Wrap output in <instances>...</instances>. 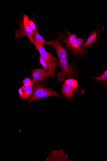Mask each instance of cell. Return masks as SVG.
Wrapping results in <instances>:
<instances>
[{
    "label": "cell",
    "mask_w": 107,
    "mask_h": 161,
    "mask_svg": "<svg viewBox=\"0 0 107 161\" xmlns=\"http://www.w3.org/2000/svg\"><path fill=\"white\" fill-rule=\"evenodd\" d=\"M27 36L30 42L35 46L40 56L46 62L49 68L48 72L49 76L53 77L55 75V70H57L60 67L57 58L46 50L43 46L36 43L33 37L29 36Z\"/></svg>",
    "instance_id": "cell-1"
},
{
    "label": "cell",
    "mask_w": 107,
    "mask_h": 161,
    "mask_svg": "<svg viewBox=\"0 0 107 161\" xmlns=\"http://www.w3.org/2000/svg\"><path fill=\"white\" fill-rule=\"evenodd\" d=\"M66 34L59 32L57 38L62 42L65 43L67 50L71 51L75 55H82L87 53V51L83 48L79 47L76 41V38L78 36L75 33L72 34L70 32L64 28Z\"/></svg>",
    "instance_id": "cell-2"
},
{
    "label": "cell",
    "mask_w": 107,
    "mask_h": 161,
    "mask_svg": "<svg viewBox=\"0 0 107 161\" xmlns=\"http://www.w3.org/2000/svg\"><path fill=\"white\" fill-rule=\"evenodd\" d=\"M53 96L58 97L61 98L63 97L56 91H53L52 89L45 87L41 83L39 82H36L33 85V92L31 96L29 97L28 105L35 100Z\"/></svg>",
    "instance_id": "cell-3"
},
{
    "label": "cell",
    "mask_w": 107,
    "mask_h": 161,
    "mask_svg": "<svg viewBox=\"0 0 107 161\" xmlns=\"http://www.w3.org/2000/svg\"><path fill=\"white\" fill-rule=\"evenodd\" d=\"M60 71L57 75L59 82H62L66 79L74 76L78 74L77 70L73 65L69 67L67 58H62L59 61Z\"/></svg>",
    "instance_id": "cell-4"
},
{
    "label": "cell",
    "mask_w": 107,
    "mask_h": 161,
    "mask_svg": "<svg viewBox=\"0 0 107 161\" xmlns=\"http://www.w3.org/2000/svg\"><path fill=\"white\" fill-rule=\"evenodd\" d=\"M29 19L26 14L24 15L23 19L20 21L19 28L15 31V36L17 38H23L29 36L33 37L34 33L30 28L29 21Z\"/></svg>",
    "instance_id": "cell-5"
},
{
    "label": "cell",
    "mask_w": 107,
    "mask_h": 161,
    "mask_svg": "<svg viewBox=\"0 0 107 161\" xmlns=\"http://www.w3.org/2000/svg\"><path fill=\"white\" fill-rule=\"evenodd\" d=\"M47 44L53 47L56 53L58 60L67 58V54L66 50L63 47L62 42L59 38L51 40L45 42Z\"/></svg>",
    "instance_id": "cell-6"
},
{
    "label": "cell",
    "mask_w": 107,
    "mask_h": 161,
    "mask_svg": "<svg viewBox=\"0 0 107 161\" xmlns=\"http://www.w3.org/2000/svg\"><path fill=\"white\" fill-rule=\"evenodd\" d=\"M33 82L34 83L39 82L42 83L44 82L49 76L48 71L43 68H36L32 71Z\"/></svg>",
    "instance_id": "cell-7"
},
{
    "label": "cell",
    "mask_w": 107,
    "mask_h": 161,
    "mask_svg": "<svg viewBox=\"0 0 107 161\" xmlns=\"http://www.w3.org/2000/svg\"><path fill=\"white\" fill-rule=\"evenodd\" d=\"M49 154L47 161H70L67 158V155L64 153L63 149L58 151H52V153H50Z\"/></svg>",
    "instance_id": "cell-8"
},
{
    "label": "cell",
    "mask_w": 107,
    "mask_h": 161,
    "mask_svg": "<svg viewBox=\"0 0 107 161\" xmlns=\"http://www.w3.org/2000/svg\"><path fill=\"white\" fill-rule=\"evenodd\" d=\"M99 33L100 31L97 29L92 32L86 40L85 43L82 45L81 47L83 48H86L92 45L98 39Z\"/></svg>",
    "instance_id": "cell-9"
},
{
    "label": "cell",
    "mask_w": 107,
    "mask_h": 161,
    "mask_svg": "<svg viewBox=\"0 0 107 161\" xmlns=\"http://www.w3.org/2000/svg\"><path fill=\"white\" fill-rule=\"evenodd\" d=\"M33 86H23L19 90V92L20 98L24 100L29 97L33 92Z\"/></svg>",
    "instance_id": "cell-10"
},
{
    "label": "cell",
    "mask_w": 107,
    "mask_h": 161,
    "mask_svg": "<svg viewBox=\"0 0 107 161\" xmlns=\"http://www.w3.org/2000/svg\"><path fill=\"white\" fill-rule=\"evenodd\" d=\"M62 90L61 93L67 98L70 99L75 92L76 89L64 83L62 86Z\"/></svg>",
    "instance_id": "cell-11"
},
{
    "label": "cell",
    "mask_w": 107,
    "mask_h": 161,
    "mask_svg": "<svg viewBox=\"0 0 107 161\" xmlns=\"http://www.w3.org/2000/svg\"><path fill=\"white\" fill-rule=\"evenodd\" d=\"M33 38L36 43L38 44L43 46L45 43L44 38L39 32L38 29H37L33 35Z\"/></svg>",
    "instance_id": "cell-12"
},
{
    "label": "cell",
    "mask_w": 107,
    "mask_h": 161,
    "mask_svg": "<svg viewBox=\"0 0 107 161\" xmlns=\"http://www.w3.org/2000/svg\"><path fill=\"white\" fill-rule=\"evenodd\" d=\"M65 84L76 89L78 86L77 80L73 79H68L65 80Z\"/></svg>",
    "instance_id": "cell-13"
},
{
    "label": "cell",
    "mask_w": 107,
    "mask_h": 161,
    "mask_svg": "<svg viewBox=\"0 0 107 161\" xmlns=\"http://www.w3.org/2000/svg\"><path fill=\"white\" fill-rule=\"evenodd\" d=\"M39 59L41 64L42 65L43 68L48 72L49 68L46 62L40 55L39 58Z\"/></svg>",
    "instance_id": "cell-14"
},
{
    "label": "cell",
    "mask_w": 107,
    "mask_h": 161,
    "mask_svg": "<svg viewBox=\"0 0 107 161\" xmlns=\"http://www.w3.org/2000/svg\"><path fill=\"white\" fill-rule=\"evenodd\" d=\"M23 86H33L34 83L31 79L28 78H25L23 81Z\"/></svg>",
    "instance_id": "cell-15"
},
{
    "label": "cell",
    "mask_w": 107,
    "mask_h": 161,
    "mask_svg": "<svg viewBox=\"0 0 107 161\" xmlns=\"http://www.w3.org/2000/svg\"><path fill=\"white\" fill-rule=\"evenodd\" d=\"M90 78L96 80L98 81H106L107 80V71L106 70L101 76L99 77Z\"/></svg>",
    "instance_id": "cell-16"
},
{
    "label": "cell",
    "mask_w": 107,
    "mask_h": 161,
    "mask_svg": "<svg viewBox=\"0 0 107 161\" xmlns=\"http://www.w3.org/2000/svg\"><path fill=\"white\" fill-rule=\"evenodd\" d=\"M29 23L30 28L34 33L37 29L35 22L34 21L29 19Z\"/></svg>",
    "instance_id": "cell-17"
},
{
    "label": "cell",
    "mask_w": 107,
    "mask_h": 161,
    "mask_svg": "<svg viewBox=\"0 0 107 161\" xmlns=\"http://www.w3.org/2000/svg\"><path fill=\"white\" fill-rule=\"evenodd\" d=\"M76 40L78 45L81 47L83 43L85 41L86 39L80 38H76Z\"/></svg>",
    "instance_id": "cell-18"
}]
</instances>
